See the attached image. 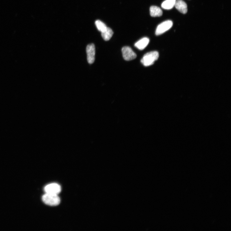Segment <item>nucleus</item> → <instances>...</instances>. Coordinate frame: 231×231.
Wrapping results in <instances>:
<instances>
[{
  "label": "nucleus",
  "instance_id": "11",
  "mask_svg": "<svg viewBox=\"0 0 231 231\" xmlns=\"http://www.w3.org/2000/svg\"><path fill=\"white\" fill-rule=\"evenodd\" d=\"M176 0H165L162 4V7L166 10L172 9L174 6Z\"/></svg>",
  "mask_w": 231,
  "mask_h": 231
},
{
  "label": "nucleus",
  "instance_id": "10",
  "mask_svg": "<svg viewBox=\"0 0 231 231\" xmlns=\"http://www.w3.org/2000/svg\"><path fill=\"white\" fill-rule=\"evenodd\" d=\"M101 35L103 39L105 41H108L112 37L113 32L112 30L107 27L104 32H101Z\"/></svg>",
  "mask_w": 231,
  "mask_h": 231
},
{
  "label": "nucleus",
  "instance_id": "3",
  "mask_svg": "<svg viewBox=\"0 0 231 231\" xmlns=\"http://www.w3.org/2000/svg\"><path fill=\"white\" fill-rule=\"evenodd\" d=\"M173 23L171 21H167L159 25L156 30V35H161L168 30L173 26Z\"/></svg>",
  "mask_w": 231,
  "mask_h": 231
},
{
  "label": "nucleus",
  "instance_id": "1",
  "mask_svg": "<svg viewBox=\"0 0 231 231\" xmlns=\"http://www.w3.org/2000/svg\"><path fill=\"white\" fill-rule=\"evenodd\" d=\"M159 57V54L157 52H150L146 54L141 62L145 66H149L153 65Z\"/></svg>",
  "mask_w": 231,
  "mask_h": 231
},
{
  "label": "nucleus",
  "instance_id": "12",
  "mask_svg": "<svg viewBox=\"0 0 231 231\" xmlns=\"http://www.w3.org/2000/svg\"><path fill=\"white\" fill-rule=\"evenodd\" d=\"M95 24L98 30L101 32L105 31L107 27L104 23L99 20H97L95 21Z\"/></svg>",
  "mask_w": 231,
  "mask_h": 231
},
{
  "label": "nucleus",
  "instance_id": "6",
  "mask_svg": "<svg viewBox=\"0 0 231 231\" xmlns=\"http://www.w3.org/2000/svg\"><path fill=\"white\" fill-rule=\"evenodd\" d=\"M87 54V60L88 63L92 64L95 61V49L94 44H89L87 45L86 48Z\"/></svg>",
  "mask_w": 231,
  "mask_h": 231
},
{
  "label": "nucleus",
  "instance_id": "5",
  "mask_svg": "<svg viewBox=\"0 0 231 231\" xmlns=\"http://www.w3.org/2000/svg\"><path fill=\"white\" fill-rule=\"evenodd\" d=\"M122 52L123 58L126 61H132L136 57V54L132 49L129 47H123L122 49Z\"/></svg>",
  "mask_w": 231,
  "mask_h": 231
},
{
  "label": "nucleus",
  "instance_id": "8",
  "mask_svg": "<svg viewBox=\"0 0 231 231\" xmlns=\"http://www.w3.org/2000/svg\"><path fill=\"white\" fill-rule=\"evenodd\" d=\"M149 39L147 37H144L141 39L135 44V46L138 49L142 50L148 45L149 43Z\"/></svg>",
  "mask_w": 231,
  "mask_h": 231
},
{
  "label": "nucleus",
  "instance_id": "7",
  "mask_svg": "<svg viewBox=\"0 0 231 231\" xmlns=\"http://www.w3.org/2000/svg\"><path fill=\"white\" fill-rule=\"evenodd\" d=\"M175 6L180 12L186 14L187 12V4L182 0H176Z\"/></svg>",
  "mask_w": 231,
  "mask_h": 231
},
{
  "label": "nucleus",
  "instance_id": "4",
  "mask_svg": "<svg viewBox=\"0 0 231 231\" xmlns=\"http://www.w3.org/2000/svg\"><path fill=\"white\" fill-rule=\"evenodd\" d=\"M61 186L56 183L49 184L44 188L46 193L57 195L61 192Z\"/></svg>",
  "mask_w": 231,
  "mask_h": 231
},
{
  "label": "nucleus",
  "instance_id": "2",
  "mask_svg": "<svg viewBox=\"0 0 231 231\" xmlns=\"http://www.w3.org/2000/svg\"><path fill=\"white\" fill-rule=\"evenodd\" d=\"M42 199L45 204L49 206H57L61 202V199L57 195L46 193Z\"/></svg>",
  "mask_w": 231,
  "mask_h": 231
},
{
  "label": "nucleus",
  "instance_id": "9",
  "mask_svg": "<svg viewBox=\"0 0 231 231\" xmlns=\"http://www.w3.org/2000/svg\"><path fill=\"white\" fill-rule=\"evenodd\" d=\"M150 16L153 17H159L163 15L162 10L159 7L156 6H152L150 8Z\"/></svg>",
  "mask_w": 231,
  "mask_h": 231
}]
</instances>
